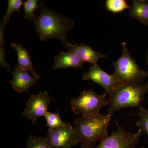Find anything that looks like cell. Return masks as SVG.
<instances>
[{
	"instance_id": "2e32d148",
	"label": "cell",
	"mask_w": 148,
	"mask_h": 148,
	"mask_svg": "<svg viewBox=\"0 0 148 148\" xmlns=\"http://www.w3.org/2000/svg\"><path fill=\"white\" fill-rule=\"evenodd\" d=\"M8 3V5L6 12L3 18L1 21L5 26L8 24L12 14L14 11L19 13L21 11V7L24 4V3L21 0H9Z\"/></svg>"
},
{
	"instance_id": "7402d4cb",
	"label": "cell",
	"mask_w": 148,
	"mask_h": 148,
	"mask_svg": "<svg viewBox=\"0 0 148 148\" xmlns=\"http://www.w3.org/2000/svg\"><path fill=\"white\" fill-rule=\"evenodd\" d=\"M146 63H147V65H148V53L147 56V61H146Z\"/></svg>"
},
{
	"instance_id": "7c38bea8",
	"label": "cell",
	"mask_w": 148,
	"mask_h": 148,
	"mask_svg": "<svg viewBox=\"0 0 148 148\" xmlns=\"http://www.w3.org/2000/svg\"><path fill=\"white\" fill-rule=\"evenodd\" d=\"M54 59L53 69L55 70L83 67V62L76 53L72 51L68 50L66 52L61 51L58 55L54 56Z\"/></svg>"
},
{
	"instance_id": "7a4b0ae2",
	"label": "cell",
	"mask_w": 148,
	"mask_h": 148,
	"mask_svg": "<svg viewBox=\"0 0 148 148\" xmlns=\"http://www.w3.org/2000/svg\"><path fill=\"white\" fill-rule=\"evenodd\" d=\"M112 119L108 114L77 118L74 122L79 138L81 148H93L98 140L108 135V127Z\"/></svg>"
},
{
	"instance_id": "603a6c76",
	"label": "cell",
	"mask_w": 148,
	"mask_h": 148,
	"mask_svg": "<svg viewBox=\"0 0 148 148\" xmlns=\"http://www.w3.org/2000/svg\"><path fill=\"white\" fill-rule=\"evenodd\" d=\"M142 148H145V147H142Z\"/></svg>"
},
{
	"instance_id": "ffe728a7",
	"label": "cell",
	"mask_w": 148,
	"mask_h": 148,
	"mask_svg": "<svg viewBox=\"0 0 148 148\" xmlns=\"http://www.w3.org/2000/svg\"><path fill=\"white\" fill-rule=\"evenodd\" d=\"M26 148H50L45 137L31 135L27 140Z\"/></svg>"
},
{
	"instance_id": "4fadbf2b",
	"label": "cell",
	"mask_w": 148,
	"mask_h": 148,
	"mask_svg": "<svg viewBox=\"0 0 148 148\" xmlns=\"http://www.w3.org/2000/svg\"><path fill=\"white\" fill-rule=\"evenodd\" d=\"M129 15L143 25L148 26V1L133 0L130 8Z\"/></svg>"
},
{
	"instance_id": "52a82bcc",
	"label": "cell",
	"mask_w": 148,
	"mask_h": 148,
	"mask_svg": "<svg viewBox=\"0 0 148 148\" xmlns=\"http://www.w3.org/2000/svg\"><path fill=\"white\" fill-rule=\"evenodd\" d=\"M45 138L50 148H71L79 143L78 134L72 125L48 131Z\"/></svg>"
},
{
	"instance_id": "d6986e66",
	"label": "cell",
	"mask_w": 148,
	"mask_h": 148,
	"mask_svg": "<svg viewBox=\"0 0 148 148\" xmlns=\"http://www.w3.org/2000/svg\"><path fill=\"white\" fill-rule=\"evenodd\" d=\"M37 0H28L24 3V18L29 21H34L36 18V15L34 13L35 10H37L39 7Z\"/></svg>"
},
{
	"instance_id": "44dd1931",
	"label": "cell",
	"mask_w": 148,
	"mask_h": 148,
	"mask_svg": "<svg viewBox=\"0 0 148 148\" xmlns=\"http://www.w3.org/2000/svg\"><path fill=\"white\" fill-rule=\"evenodd\" d=\"M0 65L1 68H5L8 70L9 72L12 73L10 67L6 60L5 45H0Z\"/></svg>"
},
{
	"instance_id": "9a60e30c",
	"label": "cell",
	"mask_w": 148,
	"mask_h": 148,
	"mask_svg": "<svg viewBox=\"0 0 148 148\" xmlns=\"http://www.w3.org/2000/svg\"><path fill=\"white\" fill-rule=\"evenodd\" d=\"M48 127V131L60 127H68L72 126L70 123L63 121L59 113H53L48 112L45 116Z\"/></svg>"
},
{
	"instance_id": "5bb4252c",
	"label": "cell",
	"mask_w": 148,
	"mask_h": 148,
	"mask_svg": "<svg viewBox=\"0 0 148 148\" xmlns=\"http://www.w3.org/2000/svg\"><path fill=\"white\" fill-rule=\"evenodd\" d=\"M11 47L17 52L18 68L27 71H30L34 76L39 77L40 76L34 70L33 62L31 61L29 51L20 44L13 43L11 44Z\"/></svg>"
},
{
	"instance_id": "8fae6325",
	"label": "cell",
	"mask_w": 148,
	"mask_h": 148,
	"mask_svg": "<svg viewBox=\"0 0 148 148\" xmlns=\"http://www.w3.org/2000/svg\"><path fill=\"white\" fill-rule=\"evenodd\" d=\"M13 78L10 81V84L16 92L23 93L29 92V88L36 84L39 77H32L27 71L16 66L12 72Z\"/></svg>"
},
{
	"instance_id": "6da1fadb",
	"label": "cell",
	"mask_w": 148,
	"mask_h": 148,
	"mask_svg": "<svg viewBox=\"0 0 148 148\" xmlns=\"http://www.w3.org/2000/svg\"><path fill=\"white\" fill-rule=\"evenodd\" d=\"M34 20L36 33L40 40L56 39L62 42L66 40L69 31L73 28V20L50 10L42 3L39 5Z\"/></svg>"
},
{
	"instance_id": "ba28073f",
	"label": "cell",
	"mask_w": 148,
	"mask_h": 148,
	"mask_svg": "<svg viewBox=\"0 0 148 148\" xmlns=\"http://www.w3.org/2000/svg\"><path fill=\"white\" fill-rule=\"evenodd\" d=\"M52 99L47 91H40L36 95H31L22 115L31 120L35 124L39 118L44 116L47 113L49 105Z\"/></svg>"
},
{
	"instance_id": "3957f363",
	"label": "cell",
	"mask_w": 148,
	"mask_h": 148,
	"mask_svg": "<svg viewBox=\"0 0 148 148\" xmlns=\"http://www.w3.org/2000/svg\"><path fill=\"white\" fill-rule=\"evenodd\" d=\"M148 92V82L125 83L116 88L108 98L109 109L108 114L113 115L117 111L128 108L143 107L142 102Z\"/></svg>"
},
{
	"instance_id": "277c9868",
	"label": "cell",
	"mask_w": 148,
	"mask_h": 148,
	"mask_svg": "<svg viewBox=\"0 0 148 148\" xmlns=\"http://www.w3.org/2000/svg\"><path fill=\"white\" fill-rule=\"evenodd\" d=\"M122 53L120 58L114 62L115 71L113 75L125 83H140L148 77V71L141 69L132 58L126 43H121Z\"/></svg>"
},
{
	"instance_id": "e0dca14e",
	"label": "cell",
	"mask_w": 148,
	"mask_h": 148,
	"mask_svg": "<svg viewBox=\"0 0 148 148\" xmlns=\"http://www.w3.org/2000/svg\"><path fill=\"white\" fill-rule=\"evenodd\" d=\"M106 6L108 10L113 13H118L130 8L125 0H107Z\"/></svg>"
},
{
	"instance_id": "ac0fdd59",
	"label": "cell",
	"mask_w": 148,
	"mask_h": 148,
	"mask_svg": "<svg viewBox=\"0 0 148 148\" xmlns=\"http://www.w3.org/2000/svg\"><path fill=\"white\" fill-rule=\"evenodd\" d=\"M138 115L139 119L136 122V125L139 127L142 135H148V109L142 107L140 109Z\"/></svg>"
},
{
	"instance_id": "30bf717a",
	"label": "cell",
	"mask_w": 148,
	"mask_h": 148,
	"mask_svg": "<svg viewBox=\"0 0 148 148\" xmlns=\"http://www.w3.org/2000/svg\"><path fill=\"white\" fill-rule=\"evenodd\" d=\"M62 44V45L68 50L72 51L76 53L83 62L89 63L92 65L97 64L101 58L107 57V55L98 53L92 47L86 45L84 43L73 44L66 40Z\"/></svg>"
},
{
	"instance_id": "8992f818",
	"label": "cell",
	"mask_w": 148,
	"mask_h": 148,
	"mask_svg": "<svg viewBox=\"0 0 148 148\" xmlns=\"http://www.w3.org/2000/svg\"><path fill=\"white\" fill-rule=\"evenodd\" d=\"M117 125L116 130L100 140V143L93 148H135L142 135L141 131L138 130L136 133H131L117 123Z\"/></svg>"
},
{
	"instance_id": "5b68a950",
	"label": "cell",
	"mask_w": 148,
	"mask_h": 148,
	"mask_svg": "<svg viewBox=\"0 0 148 148\" xmlns=\"http://www.w3.org/2000/svg\"><path fill=\"white\" fill-rule=\"evenodd\" d=\"M108 94H97L92 89L84 90L78 97L73 98L71 102V109L77 115L83 116H96L104 106L108 105Z\"/></svg>"
},
{
	"instance_id": "9c48e42d",
	"label": "cell",
	"mask_w": 148,
	"mask_h": 148,
	"mask_svg": "<svg viewBox=\"0 0 148 148\" xmlns=\"http://www.w3.org/2000/svg\"><path fill=\"white\" fill-rule=\"evenodd\" d=\"M82 79L98 84L105 89L108 95L123 84L113 74L108 73L102 70L98 64L90 66L88 71L84 73Z\"/></svg>"
}]
</instances>
